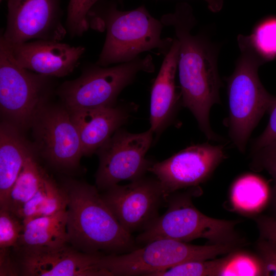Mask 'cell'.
<instances>
[{"label":"cell","mask_w":276,"mask_h":276,"mask_svg":"<svg viewBox=\"0 0 276 276\" xmlns=\"http://www.w3.org/2000/svg\"><path fill=\"white\" fill-rule=\"evenodd\" d=\"M219 275H264V270L258 256L237 249L222 258Z\"/></svg>","instance_id":"cell-23"},{"label":"cell","mask_w":276,"mask_h":276,"mask_svg":"<svg viewBox=\"0 0 276 276\" xmlns=\"http://www.w3.org/2000/svg\"><path fill=\"white\" fill-rule=\"evenodd\" d=\"M225 158L222 145L197 144L163 161L153 163L148 172L156 176L166 198L180 189L195 187L203 182Z\"/></svg>","instance_id":"cell-12"},{"label":"cell","mask_w":276,"mask_h":276,"mask_svg":"<svg viewBox=\"0 0 276 276\" xmlns=\"http://www.w3.org/2000/svg\"><path fill=\"white\" fill-rule=\"evenodd\" d=\"M178 56L179 43L174 37L169 51L165 56L151 92L150 129L156 137L173 121L181 97L177 94L175 88Z\"/></svg>","instance_id":"cell-17"},{"label":"cell","mask_w":276,"mask_h":276,"mask_svg":"<svg viewBox=\"0 0 276 276\" xmlns=\"http://www.w3.org/2000/svg\"><path fill=\"white\" fill-rule=\"evenodd\" d=\"M250 166L255 170H266L276 186V141L251 152Z\"/></svg>","instance_id":"cell-28"},{"label":"cell","mask_w":276,"mask_h":276,"mask_svg":"<svg viewBox=\"0 0 276 276\" xmlns=\"http://www.w3.org/2000/svg\"><path fill=\"white\" fill-rule=\"evenodd\" d=\"M23 231L15 251L55 248L68 243L67 211L23 221Z\"/></svg>","instance_id":"cell-19"},{"label":"cell","mask_w":276,"mask_h":276,"mask_svg":"<svg viewBox=\"0 0 276 276\" xmlns=\"http://www.w3.org/2000/svg\"><path fill=\"white\" fill-rule=\"evenodd\" d=\"M256 221L260 237L276 241V217L262 216Z\"/></svg>","instance_id":"cell-31"},{"label":"cell","mask_w":276,"mask_h":276,"mask_svg":"<svg viewBox=\"0 0 276 276\" xmlns=\"http://www.w3.org/2000/svg\"><path fill=\"white\" fill-rule=\"evenodd\" d=\"M12 251L19 275L109 276L99 265L102 255L83 252L68 243L55 248Z\"/></svg>","instance_id":"cell-14"},{"label":"cell","mask_w":276,"mask_h":276,"mask_svg":"<svg viewBox=\"0 0 276 276\" xmlns=\"http://www.w3.org/2000/svg\"><path fill=\"white\" fill-rule=\"evenodd\" d=\"M153 135L150 129L140 133L118 129L96 152L99 159L95 176L97 189L105 191L120 181L145 176L153 164L146 155Z\"/></svg>","instance_id":"cell-9"},{"label":"cell","mask_w":276,"mask_h":276,"mask_svg":"<svg viewBox=\"0 0 276 276\" xmlns=\"http://www.w3.org/2000/svg\"><path fill=\"white\" fill-rule=\"evenodd\" d=\"M7 11L2 37L8 43L33 39L60 41L66 35L61 0H8Z\"/></svg>","instance_id":"cell-13"},{"label":"cell","mask_w":276,"mask_h":276,"mask_svg":"<svg viewBox=\"0 0 276 276\" xmlns=\"http://www.w3.org/2000/svg\"><path fill=\"white\" fill-rule=\"evenodd\" d=\"M274 193H275V203H276V186H274Z\"/></svg>","instance_id":"cell-33"},{"label":"cell","mask_w":276,"mask_h":276,"mask_svg":"<svg viewBox=\"0 0 276 276\" xmlns=\"http://www.w3.org/2000/svg\"><path fill=\"white\" fill-rule=\"evenodd\" d=\"M191 192L167 195V210L136 236V243L144 245L162 239L188 243L203 238L211 244L239 245L240 238L235 229L237 222L204 215L193 205Z\"/></svg>","instance_id":"cell-5"},{"label":"cell","mask_w":276,"mask_h":276,"mask_svg":"<svg viewBox=\"0 0 276 276\" xmlns=\"http://www.w3.org/2000/svg\"><path fill=\"white\" fill-rule=\"evenodd\" d=\"M88 19L93 28L106 32L96 63L101 66L129 62L154 49L165 56L173 43V38L162 37L165 26L143 5L121 11L115 3H109L97 10L91 9Z\"/></svg>","instance_id":"cell-3"},{"label":"cell","mask_w":276,"mask_h":276,"mask_svg":"<svg viewBox=\"0 0 276 276\" xmlns=\"http://www.w3.org/2000/svg\"><path fill=\"white\" fill-rule=\"evenodd\" d=\"M160 20L173 29L178 41L177 70L182 105L191 112L209 140L221 141L210 123L212 107L220 103L217 48L204 34H193L196 20L187 3L177 4L173 12L163 15Z\"/></svg>","instance_id":"cell-1"},{"label":"cell","mask_w":276,"mask_h":276,"mask_svg":"<svg viewBox=\"0 0 276 276\" xmlns=\"http://www.w3.org/2000/svg\"><path fill=\"white\" fill-rule=\"evenodd\" d=\"M33 153L22 131L3 120L0 126V208L6 202L9 192L27 158Z\"/></svg>","instance_id":"cell-18"},{"label":"cell","mask_w":276,"mask_h":276,"mask_svg":"<svg viewBox=\"0 0 276 276\" xmlns=\"http://www.w3.org/2000/svg\"><path fill=\"white\" fill-rule=\"evenodd\" d=\"M238 247L231 244L196 245L157 239L126 253L102 255L99 265L109 276H153L185 262L214 259Z\"/></svg>","instance_id":"cell-6"},{"label":"cell","mask_w":276,"mask_h":276,"mask_svg":"<svg viewBox=\"0 0 276 276\" xmlns=\"http://www.w3.org/2000/svg\"><path fill=\"white\" fill-rule=\"evenodd\" d=\"M68 197L62 187L47 174L35 195L15 214L26 221L66 210Z\"/></svg>","instance_id":"cell-20"},{"label":"cell","mask_w":276,"mask_h":276,"mask_svg":"<svg viewBox=\"0 0 276 276\" xmlns=\"http://www.w3.org/2000/svg\"><path fill=\"white\" fill-rule=\"evenodd\" d=\"M23 220L12 212L0 209V249L15 248L23 231Z\"/></svg>","instance_id":"cell-27"},{"label":"cell","mask_w":276,"mask_h":276,"mask_svg":"<svg viewBox=\"0 0 276 276\" xmlns=\"http://www.w3.org/2000/svg\"><path fill=\"white\" fill-rule=\"evenodd\" d=\"M6 42L20 65L49 77H62L71 73L85 52L83 47L71 46L60 41L38 39L21 43Z\"/></svg>","instance_id":"cell-15"},{"label":"cell","mask_w":276,"mask_h":276,"mask_svg":"<svg viewBox=\"0 0 276 276\" xmlns=\"http://www.w3.org/2000/svg\"><path fill=\"white\" fill-rule=\"evenodd\" d=\"M2 0H0L1 2H2Z\"/></svg>","instance_id":"cell-34"},{"label":"cell","mask_w":276,"mask_h":276,"mask_svg":"<svg viewBox=\"0 0 276 276\" xmlns=\"http://www.w3.org/2000/svg\"><path fill=\"white\" fill-rule=\"evenodd\" d=\"M154 71L150 55L111 67L96 64L78 78L63 83L57 94L70 111L113 106L119 94L132 83L139 73Z\"/></svg>","instance_id":"cell-7"},{"label":"cell","mask_w":276,"mask_h":276,"mask_svg":"<svg viewBox=\"0 0 276 276\" xmlns=\"http://www.w3.org/2000/svg\"><path fill=\"white\" fill-rule=\"evenodd\" d=\"M270 112L267 126L262 133L252 143L251 152L276 141V102Z\"/></svg>","instance_id":"cell-30"},{"label":"cell","mask_w":276,"mask_h":276,"mask_svg":"<svg viewBox=\"0 0 276 276\" xmlns=\"http://www.w3.org/2000/svg\"><path fill=\"white\" fill-rule=\"evenodd\" d=\"M222 258L185 262L153 276H216L219 275Z\"/></svg>","instance_id":"cell-26"},{"label":"cell","mask_w":276,"mask_h":276,"mask_svg":"<svg viewBox=\"0 0 276 276\" xmlns=\"http://www.w3.org/2000/svg\"><path fill=\"white\" fill-rule=\"evenodd\" d=\"M240 55L233 74L226 79L229 116L228 135L242 153L255 128L267 111H270L276 97L269 94L258 75L259 67L266 61L254 47L249 36L237 37Z\"/></svg>","instance_id":"cell-4"},{"label":"cell","mask_w":276,"mask_h":276,"mask_svg":"<svg viewBox=\"0 0 276 276\" xmlns=\"http://www.w3.org/2000/svg\"><path fill=\"white\" fill-rule=\"evenodd\" d=\"M269 194L268 185L264 179L254 174H246L234 183L231 190V200L237 210L254 214L265 206Z\"/></svg>","instance_id":"cell-21"},{"label":"cell","mask_w":276,"mask_h":276,"mask_svg":"<svg viewBox=\"0 0 276 276\" xmlns=\"http://www.w3.org/2000/svg\"><path fill=\"white\" fill-rule=\"evenodd\" d=\"M68 197V244L88 254H121L139 246L120 224L96 186L74 179L62 185Z\"/></svg>","instance_id":"cell-2"},{"label":"cell","mask_w":276,"mask_h":276,"mask_svg":"<svg viewBox=\"0 0 276 276\" xmlns=\"http://www.w3.org/2000/svg\"><path fill=\"white\" fill-rule=\"evenodd\" d=\"M20 65L0 39V108L4 121L22 131L32 126L47 104L50 78Z\"/></svg>","instance_id":"cell-8"},{"label":"cell","mask_w":276,"mask_h":276,"mask_svg":"<svg viewBox=\"0 0 276 276\" xmlns=\"http://www.w3.org/2000/svg\"><path fill=\"white\" fill-rule=\"evenodd\" d=\"M257 249L263 265L264 275L276 276V241L260 237Z\"/></svg>","instance_id":"cell-29"},{"label":"cell","mask_w":276,"mask_h":276,"mask_svg":"<svg viewBox=\"0 0 276 276\" xmlns=\"http://www.w3.org/2000/svg\"><path fill=\"white\" fill-rule=\"evenodd\" d=\"M133 104L83 109L70 112L81 142L84 156L96 153L128 120Z\"/></svg>","instance_id":"cell-16"},{"label":"cell","mask_w":276,"mask_h":276,"mask_svg":"<svg viewBox=\"0 0 276 276\" xmlns=\"http://www.w3.org/2000/svg\"><path fill=\"white\" fill-rule=\"evenodd\" d=\"M204 1L208 5V8L213 12H218L220 11L223 5V0H202ZM121 4L123 0H118Z\"/></svg>","instance_id":"cell-32"},{"label":"cell","mask_w":276,"mask_h":276,"mask_svg":"<svg viewBox=\"0 0 276 276\" xmlns=\"http://www.w3.org/2000/svg\"><path fill=\"white\" fill-rule=\"evenodd\" d=\"M47 174L32 153L27 158L9 192L5 206L0 209L15 213L38 191Z\"/></svg>","instance_id":"cell-22"},{"label":"cell","mask_w":276,"mask_h":276,"mask_svg":"<svg viewBox=\"0 0 276 276\" xmlns=\"http://www.w3.org/2000/svg\"><path fill=\"white\" fill-rule=\"evenodd\" d=\"M100 0H70L66 17V28L71 36H80L90 25L88 14Z\"/></svg>","instance_id":"cell-25"},{"label":"cell","mask_w":276,"mask_h":276,"mask_svg":"<svg viewBox=\"0 0 276 276\" xmlns=\"http://www.w3.org/2000/svg\"><path fill=\"white\" fill-rule=\"evenodd\" d=\"M31 127L36 148L52 165L64 170L77 168L83 150L78 130L63 106L45 105Z\"/></svg>","instance_id":"cell-10"},{"label":"cell","mask_w":276,"mask_h":276,"mask_svg":"<svg viewBox=\"0 0 276 276\" xmlns=\"http://www.w3.org/2000/svg\"><path fill=\"white\" fill-rule=\"evenodd\" d=\"M259 54L266 61L276 58V17L263 20L249 36Z\"/></svg>","instance_id":"cell-24"},{"label":"cell","mask_w":276,"mask_h":276,"mask_svg":"<svg viewBox=\"0 0 276 276\" xmlns=\"http://www.w3.org/2000/svg\"><path fill=\"white\" fill-rule=\"evenodd\" d=\"M101 195L121 226L130 234L148 227L159 216V207L165 201L159 180L145 176L125 185H114Z\"/></svg>","instance_id":"cell-11"}]
</instances>
